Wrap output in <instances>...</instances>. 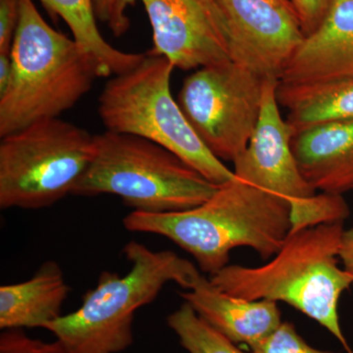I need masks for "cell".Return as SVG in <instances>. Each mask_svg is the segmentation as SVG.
<instances>
[{"instance_id": "1", "label": "cell", "mask_w": 353, "mask_h": 353, "mask_svg": "<svg viewBox=\"0 0 353 353\" xmlns=\"http://www.w3.org/2000/svg\"><path fill=\"white\" fill-rule=\"evenodd\" d=\"M290 212L284 197L234 178L196 208L166 213L134 210L123 225L130 232L168 239L212 276L240 246L252 248L263 259L275 256L292 230Z\"/></svg>"}, {"instance_id": "2", "label": "cell", "mask_w": 353, "mask_h": 353, "mask_svg": "<svg viewBox=\"0 0 353 353\" xmlns=\"http://www.w3.org/2000/svg\"><path fill=\"white\" fill-rule=\"evenodd\" d=\"M343 222L290 233L268 263L227 265L210 281L230 296L246 301H283L322 325L353 353L340 326L338 305L353 278L339 266Z\"/></svg>"}, {"instance_id": "3", "label": "cell", "mask_w": 353, "mask_h": 353, "mask_svg": "<svg viewBox=\"0 0 353 353\" xmlns=\"http://www.w3.org/2000/svg\"><path fill=\"white\" fill-rule=\"evenodd\" d=\"M12 76L0 94V138L74 108L108 72L75 39L53 29L32 0H20Z\"/></svg>"}, {"instance_id": "4", "label": "cell", "mask_w": 353, "mask_h": 353, "mask_svg": "<svg viewBox=\"0 0 353 353\" xmlns=\"http://www.w3.org/2000/svg\"><path fill=\"white\" fill-rule=\"evenodd\" d=\"M122 252L131 263L127 274L102 272L80 307L44 327L69 353L125 352L134 343L137 311L154 301L169 283L190 290L201 275L194 264L171 250L154 252L131 241Z\"/></svg>"}, {"instance_id": "5", "label": "cell", "mask_w": 353, "mask_h": 353, "mask_svg": "<svg viewBox=\"0 0 353 353\" xmlns=\"http://www.w3.org/2000/svg\"><path fill=\"white\" fill-rule=\"evenodd\" d=\"M218 187L163 146L105 131L94 134L92 161L72 196L112 194L134 211L178 212L201 205Z\"/></svg>"}, {"instance_id": "6", "label": "cell", "mask_w": 353, "mask_h": 353, "mask_svg": "<svg viewBox=\"0 0 353 353\" xmlns=\"http://www.w3.org/2000/svg\"><path fill=\"white\" fill-rule=\"evenodd\" d=\"M174 69L167 58L145 53L138 66L112 76L99 97L102 124L163 146L216 185L234 180V171L204 145L174 99Z\"/></svg>"}, {"instance_id": "7", "label": "cell", "mask_w": 353, "mask_h": 353, "mask_svg": "<svg viewBox=\"0 0 353 353\" xmlns=\"http://www.w3.org/2000/svg\"><path fill=\"white\" fill-rule=\"evenodd\" d=\"M94 150V134L59 117L1 137L0 208H46L72 194Z\"/></svg>"}, {"instance_id": "8", "label": "cell", "mask_w": 353, "mask_h": 353, "mask_svg": "<svg viewBox=\"0 0 353 353\" xmlns=\"http://www.w3.org/2000/svg\"><path fill=\"white\" fill-rule=\"evenodd\" d=\"M278 80L264 82L261 112L245 152L234 161L236 179L290 201V233L343 222L350 208L339 194H316L299 170L292 148V129L280 113Z\"/></svg>"}, {"instance_id": "9", "label": "cell", "mask_w": 353, "mask_h": 353, "mask_svg": "<svg viewBox=\"0 0 353 353\" xmlns=\"http://www.w3.org/2000/svg\"><path fill=\"white\" fill-rule=\"evenodd\" d=\"M264 79L234 61L194 70L178 103L197 136L220 160L245 152L259 122Z\"/></svg>"}, {"instance_id": "10", "label": "cell", "mask_w": 353, "mask_h": 353, "mask_svg": "<svg viewBox=\"0 0 353 353\" xmlns=\"http://www.w3.org/2000/svg\"><path fill=\"white\" fill-rule=\"evenodd\" d=\"M141 2L152 29L148 54L189 71L231 61L226 18L218 0H123Z\"/></svg>"}, {"instance_id": "11", "label": "cell", "mask_w": 353, "mask_h": 353, "mask_svg": "<svg viewBox=\"0 0 353 353\" xmlns=\"http://www.w3.org/2000/svg\"><path fill=\"white\" fill-rule=\"evenodd\" d=\"M232 61L264 80H280L305 34L288 0H218Z\"/></svg>"}, {"instance_id": "12", "label": "cell", "mask_w": 353, "mask_h": 353, "mask_svg": "<svg viewBox=\"0 0 353 353\" xmlns=\"http://www.w3.org/2000/svg\"><path fill=\"white\" fill-rule=\"evenodd\" d=\"M279 81H353V0L334 2L322 24L306 37Z\"/></svg>"}, {"instance_id": "13", "label": "cell", "mask_w": 353, "mask_h": 353, "mask_svg": "<svg viewBox=\"0 0 353 353\" xmlns=\"http://www.w3.org/2000/svg\"><path fill=\"white\" fill-rule=\"evenodd\" d=\"M180 296L201 319L234 343L252 347L282 323L276 301H246L230 296L203 275L197 278L192 289L180 292Z\"/></svg>"}, {"instance_id": "14", "label": "cell", "mask_w": 353, "mask_h": 353, "mask_svg": "<svg viewBox=\"0 0 353 353\" xmlns=\"http://www.w3.org/2000/svg\"><path fill=\"white\" fill-rule=\"evenodd\" d=\"M299 170L316 190H353V120L311 128L292 139Z\"/></svg>"}, {"instance_id": "15", "label": "cell", "mask_w": 353, "mask_h": 353, "mask_svg": "<svg viewBox=\"0 0 353 353\" xmlns=\"http://www.w3.org/2000/svg\"><path fill=\"white\" fill-rule=\"evenodd\" d=\"M70 292L60 265L44 262L29 280L0 287V329H43L63 315Z\"/></svg>"}, {"instance_id": "16", "label": "cell", "mask_w": 353, "mask_h": 353, "mask_svg": "<svg viewBox=\"0 0 353 353\" xmlns=\"http://www.w3.org/2000/svg\"><path fill=\"white\" fill-rule=\"evenodd\" d=\"M277 99L289 110L285 120L294 136L311 128L353 120V81H279Z\"/></svg>"}, {"instance_id": "17", "label": "cell", "mask_w": 353, "mask_h": 353, "mask_svg": "<svg viewBox=\"0 0 353 353\" xmlns=\"http://www.w3.org/2000/svg\"><path fill=\"white\" fill-rule=\"evenodd\" d=\"M46 10L66 23L73 39L103 66L108 76L119 75L138 66L145 54L124 52L106 41L99 32L94 0H39Z\"/></svg>"}, {"instance_id": "18", "label": "cell", "mask_w": 353, "mask_h": 353, "mask_svg": "<svg viewBox=\"0 0 353 353\" xmlns=\"http://www.w3.org/2000/svg\"><path fill=\"white\" fill-rule=\"evenodd\" d=\"M167 325L189 353H245L185 303L167 317Z\"/></svg>"}, {"instance_id": "19", "label": "cell", "mask_w": 353, "mask_h": 353, "mask_svg": "<svg viewBox=\"0 0 353 353\" xmlns=\"http://www.w3.org/2000/svg\"><path fill=\"white\" fill-rule=\"evenodd\" d=\"M250 353H334L310 347L294 325L282 322L275 331L250 347Z\"/></svg>"}, {"instance_id": "20", "label": "cell", "mask_w": 353, "mask_h": 353, "mask_svg": "<svg viewBox=\"0 0 353 353\" xmlns=\"http://www.w3.org/2000/svg\"><path fill=\"white\" fill-rule=\"evenodd\" d=\"M0 353H69L55 339L44 341L25 333L24 329L3 330L0 334Z\"/></svg>"}, {"instance_id": "21", "label": "cell", "mask_w": 353, "mask_h": 353, "mask_svg": "<svg viewBox=\"0 0 353 353\" xmlns=\"http://www.w3.org/2000/svg\"><path fill=\"white\" fill-rule=\"evenodd\" d=\"M288 1L296 11L306 38L320 27L336 0H288Z\"/></svg>"}, {"instance_id": "22", "label": "cell", "mask_w": 353, "mask_h": 353, "mask_svg": "<svg viewBox=\"0 0 353 353\" xmlns=\"http://www.w3.org/2000/svg\"><path fill=\"white\" fill-rule=\"evenodd\" d=\"M94 7L97 20L108 25L114 36H123L130 29L131 21L123 0H94Z\"/></svg>"}, {"instance_id": "23", "label": "cell", "mask_w": 353, "mask_h": 353, "mask_svg": "<svg viewBox=\"0 0 353 353\" xmlns=\"http://www.w3.org/2000/svg\"><path fill=\"white\" fill-rule=\"evenodd\" d=\"M20 16V0H0V52H10Z\"/></svg>"}, {"instance_id": "24", "label": "cell", "mask_w": 353, "mask_h": 353, "mask_svg": "<svg viewBox=\"0 0 353 353\" xmlns=\"http://www.w3.org/2000/svg\"><path fill=\"white\" fill-rule=\"evenodd\" d=\"M340 259L343 261V269L353 278V229L343 232Z\"/></svg>"}, {"instance_id": "25", "label": "cell", "mask_w": 353, "mask_h": 353, "mask_svg": "<svg viewBox=\"0 0 353 353\" xmlns=\"http://www.w3.org/2000/svg\"><path fill=\"white\" fill-rule=\"evenodd\" d=\"M11 52H0V94L6 92L12 76Z\"/></svg>"}]
</instances>
